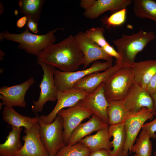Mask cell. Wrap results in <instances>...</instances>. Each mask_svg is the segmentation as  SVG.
<instances>
[{"instance_id":"cell-1","label":"cell","mask_w":156,"mask_h":156,"mask_svg":"<svg viewBox=\"0 0 156 156\" xmlns=\"http://www.w3.org/2000/svg\"><path fill=\"white\" fill-rule=\"evenodd\" d=\"M37 62L50 64L62 71L72 72L83 64L84 57L74 36L71 35L46 48L37 57Z\"/></svg>"},{"instance_id":"cell-2","label":"cell","mask_w":156,"mask_h":156,"mask_svg":"<svg viewBox=\"0 0 156 156\" xmlns=\"http://www.w3.org/2000/svg\"><path fill=\"white\" fill-rule=\"evenodd\" d=\"M156 38L154 33L152 31L140 30L130 35L122 34L120 38L112 41L120 57L115 64L122 66L131 67L135 62L137 54Z\"/></svg>"},{"instance_id":"cell-3","label":"cell","mask_w":156,"mask_h":156,"mask_svg":"<svg viewBox=\"0 0 156 156\" xmlns=\"http://www.w3.org/2000/svg\"><path fill=\"white\" fill-rule=\"evenodd\" d=\"M60 28H56L43 35L31 33L26 26L24 31L19 34H12L7 31L0 33V40L4 39L19 43L18 48L38 57L46 48L54 44L56 41L55 33Z\"/></svg>"},{"instance_id":"cell-4","label":"cell","mask_w":156,"mask_h":156,"mask_svg":"<svg viewBox=\"0 0 156 156\" xmlns=\"http://www.w3.org/2000/svg\"><path fill=\"white\" fill-rule=\"evenodd\" d=\"M103 83L107 100H122L134 83L131 67H121Z\"/></svg>"},{"instance_id":"cell-5","label":"cell","mask_w":156,"mask_h":156,"mask_svg":"<svg viewBox=\"0 0 156 156\" xmlns=\"http://www.w3.org/2000/svg\"><path fill=\"white\" fill-rule=\"evenodd\" d=\"M39 134L41 141L49 156H56L58 151L66 144L64 141L63 122L57 115L54 121L49 124L43 122L38 116Z\"/></svg>"},{"instance_id":"cell-6","label":"cell","mask_w":156,"mask_h":156,"mask_svg":"<svg viewBox=\"0 0 156 156\" xmlns=\"http://www.w3.org/2000/svg\"><path fill=\"white\" fill-rule=\"evenodd\" d=\"M112 66V62H95L89 68L81 70L66 72L55 69L54 73L55 86L58 91L71 89L77 82L86 76L94 72L103 71Z\"/></svg>"},{"instance_id":"cell-7","label":"cell","mask_w":156,"mask_h":156,"mask_svg":"<svg viewBox=\"0 0 156 156\" xmlns=\"http://www.w3.org/2000/svg\"><path fill=\"white\" fill-rule=\"evenodd\" d=\"M37 63L41 66L43 75L39 85L40 91L39 98L37 101H33L31 107L32 111L36 114L42 111L44 105L47 102L56 101L58 92L54 79L55 68L42 62H37Z\"/></svg>"},{"instance_id":"cell-8","label":"cell","mask_w":156,"mask_h":156,"mask_svg":"<svg viewBox=\"0 0 156 156\" xmlns=\"http://www.w3.org/2000/svg\"><path fill=\"white\" fill-rule=\"evenodd\" d=\"M155 114L153 110L144 108L132 114L123 122L127 134L123 156H128L143 125L148 120H152Z\"/></svg>"},{"instance_id":"cell-9","label":"cell","mask_w":156,"mask_h":156,"mask_svg":"<svg viewBox=\"0 0 156 156\" xmlns=\"http://www.w3.org/2000/svg\"><path fill=\"white\" fill-rule=\"evenodd\" d=\"M34 79L31 77L18 84L8 86H3L0 88V107L3 105L10 107L26 106L25 100L26 94L30 87L35 83Z\"/></svg>"},{"instance_id":"cell-10","label":"cell","mask_w":156,"mask_h":156,"mask_svg":"<svg viewBox=\"0 0 156 156\" xmlns=\"http://www.w3.org/2000/svg\"><path fill=\"white\" fill-rule=\"evenodd\" d=\"M88 94L86 91L74 88L62 91H58L57 103L51 112L48 115L39 116L44 123L49 124L52 122L61 110L73 107Z\"/></svg>"},{"instance_id":"cell-11","label":"cell","mask_w":156,"mask_h":156,"mask_svg":"<svg viewBox=\"0 0 156 156\" xmlns=\"http://www.w3.org/2000/svg\"><path fill=\"white\" fill-rule=\"evenodd\" d=\"M77 105L87 109L109 125L107 114L109 103L105 94L103 83L79 101Z\"/></svg>"},{"instance_id":"cell-12","label":"cell","mask_w":156,"mask_h":156,"mask_svg":"<svg viewBox=\"0 0 156 156\" xmlns=\"http://www.w3.org/2000/svg\"><path fill=\"white\" fill-rule=\"evenodd\" d=\"M57 115L62 118L63 122L64 141L67 145L75 129L81 122L93 115L90 111L78 105L60 110Z\"/></svg>"},{"instance_id":"cell-13","label":"cell","mask_w":156,"mask_h":156,"mask_svg":"<svg viewBox=\"0 0 156 156\" xmlns=\"http://www.w3.org/2000/svg\"><path fill=\"white\" fill-rule=\"evenodd\" d=\"M24 131V144L14 156H49L40 138L38 122L29 129H25Z\"/></svg>"},{"instance_id":"cell-14","label":"cell","mask_w":156,"mask_h":156,"mask_svg":"<svg viewBox=\"0 0 156 156\" xmlns=\"http://www.w3.org/2000/svg\"><path fill=\"white\" fill-rule=\"evenodd\" d=\"M122 103L125 110L131 114L137 113L144 108L154 110L153 101L151 95L134 83Z\"/></svg>"},{"instance_id":"cell-15","label":"cell","mask_w":156,"mask_h":156,"mask_svg":"<svg viewBox=\"0 0 156 156\" xmlns=\"http://www.w3.org/2000/svg\"><path fill=\"white\" fill-rule=\"evenodd\" d=\"M74 37L83 56V68L99 60L112 62L113 57L106 53L101 48L92 41L85 32L80 31Z\"/></svg>"},{"instance_id":"cell-16","label":"cell","mask_w":156,"mask_h":156,"mask_svg":"<svg viewBox=\"0 0 156 156\" xmlns=\"http://www.w3.org/2000/svg\"><path fill=\"white\" fill-rule=\"evenodd\" d=\"M134 83L145 90L156 73V60L135 62L131 66Z\"/></svg>"},{"instance_id":"cell-17","label":"cell","mask_w":156,"mask_h":156,"mask_svg":"<svg viewBox=\"0 0 156 156\" xmlns=\"http://www.w3.org/2000/svg\"><path fill=\"white\" fill-rule=\"evenodd\" d=\"M122 67L115 64L114 66L101 73L95 72L85 77L74 85L73 88L81 90L88 93L95 90L112 73Z\"/></svg>"},{"instance_id":"cell-18","label":"cell","mask_w":156,"mask_h":156,"mask_svg":"<svg viewBox=\"0 0 156 156\" xmlns=\"http://www.w3.org/2000/svg\"><path fill=\"white\" fill-rule=\"evenodd\" d=\"M131 0H98L90 9L85 10L84 16L91 19L97 18L105 12L110 11L112 14L130 5Z\"/></svg>"},{"instance_id":"cell-19","label":"cell","mask_w":156,"mask_h":156,"mask_svg":"<svg viewBox=\"0 0 156 156\" xmlns=\"http://www.w3.org/2000/svg\"><path fill=\"white\" fill-rule=\"evenodd\" d=\"M109 125L97 116L93 114L86 122L81 123L72 133L67 145H72L91 133L108 127Z\"/></svg>"},{"instance_id":"cell-20","label":"cell","mask_w":156,"mask_h":156,"mask_svg":"<svg viewBox=\"0 0 156 156\" xmlns=\"http://www.w3.org/2000/svg\"><path fill=\"white\" fill-rule=\"evenodd\" d=\"M3 120L12 127L17 128L24 127L28 129L38 122V116L34 117L21 114L13 107L5 106L2 111Z\"/></svg>"},{"instance_id":"cell-21","label":"cell","mask_w":156,"mask_h":156,"mask_svg":"<svg viewBox=\"0 0 156 156\" xmlns=\"http://www.w3.org/2000/svg\"><path fill=\"white\" fill-rule=\"evenodd\" d=\"M108 131V127L98 131L94 134L87 136L79 142L86 146L91 153L101 149L111 150L112 148Z\"/></svg>"},{"instance_id":"cell-22","label":"cell","mask_w":156,"mask_h":156,"mask_svg":"<svg viewBox=\"0 0 156 156\" xmlns=\"http://www.w3.org/2000/svg\"><path fill=\"white\" fill-rule=\"evenodd\" d=\"M108 131L110 137H113L111 141L113 149L109 151L111 155L112 156H123L127 139L126 132L123 122L109 125Z\"/></svg>"},{"instance_id":"cell-23","label":"cell","mask_w":156,"mask_h":156,"mask_svg":"<svg viewBox=\"0 0 156 156\" xmlns=\"http://www.w3.org/2000/svg\"><path fill=\"white\" fill-rule=\"evenodd\" d=\"M12 128L5 142L0 144V156H14L23 146L20 140L22 128Z\"/></svg>"},{"instance_id":"cell-24","label":"cell","mask_w":156,"mask_h":156,"mask_svg":"<svg viewBox=\"0 0 156 156\" xmlns=\"http://www.w3.org/2000/svg\"><path fill=\"white\" fill-rule=\"evenodd\" d=\"M44 0H20L18 1L20 13L25 15L28 20L38 23L40 19Z\"/></svg>"},{"instance_id":"cell-25","label":"cell","mask_w":156,"mask_h":156,"mask_svg":"<svg viewBox=\"0 0 156 156\" xmlns=\"http://www.w3.org/2000/svg\"><path fill=\"white\" fill-rule=\"evenodd\" d=\"M109 105L107 114L109 125H113L123 122L133 114L130 113L124 109L122 101L108 100Z\"/></svg>"},{"instance_id":"cell-26","label":"cell","mask_w":156,"mask_h":156,"mask_svg":"<svg viewBox=\"0 0 156 156\" xmlns=\"http://www.w3.org/2000/svg\"><path fill=\"white\" fill-rule=\"evenodd\" d=\"M133 10L135 15L147 18L156 23V2L153 0H134Z\"/></svg>"},{"instance_id":"cell-27","label":"cell","mask_w":156,"mask_h":156,"mask_svg":"<svg viewBox=\"0 0 156 156\" xmlns=\"http://www.w3.org/2000/svg\"><path fill=\"white\" fill-rule=\"evenodd\" d=\"M150 138L148 133L142 129L129 153H135L138 156H151L152 144Z\"/></svg>"},{"instance_id":"cell-28","label":"cell","mask_w":156,"mask_h":156,"mask_svg":"<svg viewBox=\"0 0 156 156\" xmlns=\"http://www.w3.org/2000/svg\"><path fill=\"white\" fill-rule=\"evenodd\" d=\"M91 153L86 146L78 142L72 145H64L58 151L56 156H89Z\"/></svg>"},{"instance_id":"cell-29","label":"cell","mask_w":156,"mask_h":156,"mask_svg":"<svg viewBox=\"0 0 156 156\" xmlns=\"http://www.w3.org/2000/svg\"><path fill=\"white\" fill-rule=\"evenodd\" d=\"M104 28L101 27L92 28L86 31L85 33L92 41L101 47L108 43L104 37Z\"/></svg>"},{"instance_id":"cell-30","label":"cell","mask_w":156,"mask_h":156,"mask_svg":"<svg viewBox=\"0 0 156 156\" xmlns=\"http://www.w3.org/2000/svg\"><path fill=\"white\" fill-rule=\"evenodd\" d=\"M126 13V8L122 9L112 14L105 19V22L108 26L121 25L125 21Z\"/></svg>"},{"instance_id":"cell-31","label":"cell","mask_w":156,"mask_h":156,"mask_svg":"<svg viewBox=\"0 0 156 156\" xmlns=\"http://www.w3.org/2000/svg\"><path fill=\"white\" fill-rule=\"evenodd\" d=\"M155 118L152 121L143 125L142 129L146 130L149 133L151 138L156 139V116Z\"/></svg>"},{"instance_id":"cell-32","label":"cell","mask_w":156,"mask_h":156,"mask_svg":"<svg viewBox=\"0 0 156 156\" xmlns=\"http://www.w3.org/2000/svg\"><path fill=\"white\" fill-rule=\"evenodd\" d=\"M101 48L106 53L113 57H115L116 59V62L119 60L120 57L119 53L109 43Z\"/></svg>"},{"instance_id":"cell-33","label":"cell","mask_w":156,"mask_h":156,"mask_svg":"<svg viewBox=\"0 0 156 156\" xmlns=\"http://www.w3.org/2000/svg\"><path fill=\"white\" fill-rule=\"evenodd\" d=\"M145 90L150 95L156 92V73L149 81Z\"/></svg>"},{"instance_id":"cell-34","label":"cell","mask_w":156,"mask_h":156,"mask_svg":"<svg viewBox=\"0 0 156 156\" xmlns=\"http://www.w3.org/2000/svg\"><path fill=\"white\" fill-rule=\"evenodd\" d=\"M38 23L31 20H28L26 26L34 34H36L38 32Z\"/></svg>"},{"instance_id":"cell-35","label":"cell","mask_w":156,"mask_h":156,"mask_svg":"<svg viewBox=\"0 0 156 156\" xmlns=\"http://www.w3.org/2000/svg\"><path fill=\"white\" fill-rule=\"evenodd\" d=\"M96 1V0H81L80 6L84 9L85 10H88L93 6Z\"/></svg>"},{"instance_id":"cell-36","label":"cell","mask_w":156,"mask_h":156,"mask_svg":"<svg viewBox=\"0 0 156 156\" xmlns=\"http://www.w3.org/2000/svg\"><path fill=\"white\" fill-rule=\"evenodd\" d=\"M109 151L105 149L99 150L91 153L89 156H112Z\"/></svg>"},{"instance_id":"cell-37","label":"cell","mask_w":156,"mask_h":156,"mask_svg":"<svg viewBox=\"0 0 156 156\" xmlns=\"http://www.w3.org/2000/svg\"><path fill=\"white\" fill-rule=\"evenodd\" d=\"M27 18L26 16H22L17 20L16 25L19 28H22L27 23Z\"/></svg>"},{"instance_id":"cell-38","label":"cell","mask_w":156,"mask_h":156,"mask_svg":"<svg viewBox=\"0 0 156 156\" xmlns=\"http://www.w3.org/2000/svg\"><path fill=\"white\" fill-rule=\"evenodd\" d=\"M151 96L153 100V105H154V110L155 112V116H156V92L153 93Z\"/></svg>"},{"instance_id":"cell-39","label":"cell","mask_w":156,"mask_h":156,"mask_svg":"<svg viewBox=\"0 0 156 156\" xmlns=\"http://www.w3.org/2000/svg\"><path fill=\"white\" fill-rule=\"evenodd\" d=\"M0 9H1V10H0V14L1 15V14L3 13V11L2 10V9L3 10H4V8H3V6L2 3H1V2H0Z\"/></svg>"},{"instance_id":"cell-40","label":"cell","mask_w":156,"mask_h":156,"mask_svg":"<svg viewBox=\"0 0 156 156\" xmlns=\"http://www.w3.org/2000/svg\"><path fill=\"white\" fill-rule=\"evenodd\" d=\"M154 156H156V151L154 152Z\"/></svg>"},{"instance_id":"cell-41","label":"cell","mask_w":156,"mask_h":156,"mask_svg":"<svg viewBox=\"0 0 156 156\" xmlns=\"http://www.w3.org/2000/svg\"><path fill=\"white\" fill-rule=\"evenodd\" d=\"M138 156L137 155H136V154L134 155H133V156Z\"/></svg>"}]
</instances>
